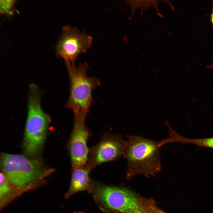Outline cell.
<instances>
[{
	"label": "cell",
	"instance_id": "obj_1",
	"mask_svg": "<svg viewBox=\"0 0 213 213\" xmlns=\"http://www.w3.org/2000/svg\"><path fill=\"white\" fill-rule=\"evenodd\" d=\"M28 112L22 147L24 155L36 158L42 151L51 118L42 108L41 93L36 84L29 85Z\"/></svg>",
	"mask_w": 213,
	"mask_h": 213
},
{
	"label": "cell",
	"instance_id": "obj_2",
	"mask_svg": "<svg viewBox=\"0 0 213 213\" xmlns=\"http://www.w3.org/2000/svg\"><path fill=\"white\" fill-rule=\"evenodd\" d=\"M1 161L2 172L9 181L28 191L37 187L54 171L40 160L25 155L4 153Z\"/></svg>",
	"mask_w": 213,
	"mask_h": 213
},
{
	"label": "cell",
	"instance_id": "obj_3",
	"mask_svg": "<svg viewBox=\"0 0 213 213\" xmlns=\"http://www.w3.org/2000/svg\"><path fill=\"white\" fill-rule=\"evenodd\" d=\"M165 144L137 135H130L126 141L124 156L127 161L128 174H153L161 170L159 151Z\"/></svg>",
	"mask_w": 213,
	"mask_h": 213
},
{
	"label": "cell",
	"instance_id": "obj_4",
	"mask_svg": "<svg viewBox=\"0 0 213 213\" xmlns=\"http://www.w3.org/2000/svg\"><path fill=\"white\" fill-rule=\"evenodd\" d=\"M70 79V93L65 106L73 112L74 116L86 117L93 102V90L100 85L99 80L88 77L87 64L77 66L65 62Z\"/></svg>",
	"mask_w": 213,
	"mask_h": 213
},
{
	"label": "cell",
	"instance_id": "obj_5",
	"mask_svg": "<svg viewBox=\"0 0 213 213\" xmlns=\"http://www.w3.org/2000/svg\"><path fill=\"white\" fill-rule=\"evenodd\" d=\"M94 188V197L102 206L121 213H147L134 194L127 189L99 185Z\"/></svg>",
	"mask_w": 213,
	"mask_h": 213
},
{
	"label": "cell",
	"instance_id": "obj_6",
	"mask_svg": "<svg viewBox=\"0 0 213 213\" xmlns=\"http://www.w3.org/2000/svg\"><path fill=\"white\" fill-rule=\"evenodd\" d=\"M92 38L70 25L64 27L61 35L56 45L57 56L65 62L75 64L80 54L86 52L92 45Z\"/></svg>",
	"mask_w": 213,
	"mask_h": 213
},
{
	"label": "cell",
	"instance_id": "obj_7",
	"mask_svg": "<svg viewBox=\"0 0 213 213\" xmlns=\"http://www.w3.org/2000/svg\"><path fill=\"white\" fill-rule=\"evenodd\" d=\"M125 141L120 135L107 133L99 141L89 149L87 164L92 170L103 163L114 161L123 155Z\"/></svg>",
	"mask_w": 213,
	"mask_h": 213
},
{
	"label": "cell",
	"instance_id": "obj_8",
	"mask_svg": "<svg viewBox=\"0 0 213 213\" xmlns=\"http://www.w3.org/2000/svg\"><path fill=\"white\" fill-rule=\"evenodd\" d=\"M74 117L73 127L68 144L72 168L87 164L89 151L87 142L90 135L85 124L86 117Z\"/></svg>",
	"mask_w": 213,
	"mask_h": 213
},
{
	"label": "cell",
	"instance_id": "obj_9",
	"mask_svg": "<svg viewBox=\"0 0 213 213\" xmlns=\"http://www.w3.org/2000/svg\"><path fill=\"white\" fill-rule=\"evenodd\" d=\"M72 169L70 183L65 195L66 198L78 192L86 191L93 192V185L89 177L91 170L87 164Z\"/></svg>",
	"mask_w": 213,
	"mask_h": 213
},
{
	"label": "cell",
	"instance_id": "obj_10",
	"mask_svg": "<svg viewBox=\"0 0 213 213\" xmlns=\"http://www.w3.org/2000/svg\"><path fill=\"white\" fill-rule=\"evenodd\" d=\"M28 190L12 183L7 178L0 181V206L3 209L7 204L20 195Z\"/></svg>",
	"mask_w": 213,
	"mask_h": 213
},
{
	"label": "cell",
	"instance_id": "obj_11",
	"mask_svg": "<svg viewBox=\"0 0 213 213\" xmlns=\"http://www.w3.org/2000/svg\"><path fill=\"white\" fill-rule=\"evenodd\" d=\"M171 142H179L186 144H192L199 146L213 149V137L202 138H188L184 137L171 128L169 130Z\"/></svg>",
	"mask_w": 213,
	"mask_h": 213
},
{
	"label": "cell",
	"instance_id": "obj_12",
	"mask_svg": "<svg viewBox=\"0 0 213 213\" xmlns=\"http://www.w3.org/2000/svg\"><path fill=\"white\" fill-rule=\"evenodd\" d=\"M16 0H0V12L7 16H11L14 13Z\"/></svg>",
	"mask_w": 213,
	"mask_h": 213
},
{
	"label": "cell",
	"instance_id": "obj_13",
	"mask_svg": "<svg viewBox=\"0 0 213 213\" xmlns=\"http://www.w3.org/2000/svg\"><path fill=\"white\" fill-rule=\"evenodd\" d=\"M211 20L213 24V11L211 15Z\"/></svg>",
	"mask_w": 213,
	"mask_h": 213
},
{
	"label": "cell",
	"instance_id": "obj_14",
	"mask_svg": "<svg viewBox=\"0 0 213 213\" xmlns=\"http://www.w3.org/2000/svg\"><path fill=\"white\" fill-rule=\"evenodd\" d=\"M208 68H209L213 69V64L208 66Z\"/></svg>",
	"mask_w": 213,
	"mask_h": 213
},
{
	"label": "cell",
	"instance_id": "obj_15",
	"mask_svg": "<svg viewBox=\"0 0 213 213\" xmlns=\"http://www.w3.org/2000/svg\"><path fill=\"white\" fill-rule=\"evenodd\" d=\"M164 213L162 212H156V213Z\"/></svg>",
	"mask_w": 213,
	"mask_h": 213
},
{
	"label": "cell",
	"instance_id": "obj_16",
	"mask_svg": "<svg viewBox=\"0 0 213 213\" xmlns=\"http://www.w3.org/2000/svg\"><path fill=\"white\" fill-rule=\"evenodd\" d=\"M75 213H83V212H75Z\"/></svg>",
	"mask_w": 213,
	"mask_h": 213
}]
</instances>
